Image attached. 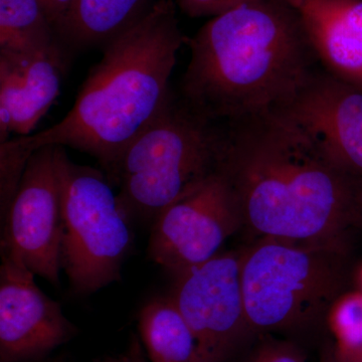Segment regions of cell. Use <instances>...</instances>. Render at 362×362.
Here are the masks:
<instances>
[{"instance_id": "obj_17", "label": "cell", "mask_w": 362, "mask_h": 362, "mask_svg": "<svg viewBox=\"0 0 362 362\" xmlns=\"http://www.w3.org/2000/svg\"><path fill=\"white\" fill-rule=\"evenodd\" d=\"M325 320L335 340L334 361L362 350V291L342 292L331 304Z\"/></svg>"}, {"instance_id": "obj_2", "label": "cell", "mask_w": 362, "mask_h": 362, "mask_svg": "<svg viewBox=\"0 0 362 362\" xmlns=\"http://www.w3.org/2000/svg\"><path fill=\"white\" fill-rule=\"evenodd\" d=\"M187 42L178 94L220 123L280 109L321 68L289 0L243 4L211 18Z\"/></svg>"}, {"instance_id": "obj_9", "label": "cell", "mask_w": 362, "mask_h": 362, "mask_svg": "<svg viewBox=\"0 0 362 362\" xmlns=\"http://www.w3.org/2000/svg\"><path fill=\"white\" fill-rule=\"evenodd\" d=\"M240 264L242 251L221 252L175 277L170 297L197 338L202 362H225L254 333Z\"/></svg>"}, {"instance_id": "obj_10", "label": "cell", "mask_w": 362, "mask_h": 362, "mask_svg": "<svg viewBox=\"0 0 362 362\" xmlns=\"http://www.w3.org/2000/svg\"><path fill=\"white\" fill-rule=\"evenodd\" d=\"M1 261L0 362L37 361L69 341L77 328L35 284V274L11 259Z\"/></svg>"}, {"instance_id": "obj_11", "label": "cell", "mask_w": 362, "mask_h": 362, "mask_svg": "<svg viewBox=\"0 0 362 362\" xmlns=\"http://www.w3.org/2000/svg\"><path fill=\"white\" fill-rule=\"evenodd\" d=\"M277 110L311 133L347 175L362 180V90L320 68Z\"/></svg>"}, {"instance_id": "obj_21", "label": "cell", "mask_w": 362, "mask_h": 362, "mask_svg": "<svg viewBox=\"0 0 362 362\" xmlns=\"http://www.w3.org/2000/svg\"><path fill=\"white\" fill-rule=\"evenodd\" d=\"M356 204L359 216V214H362V180L358 181V185H357Z\"/></svg>"}, {"instance_id": "obj_3", "label": "cell", "mask_w": 362, "mask_h": 362, "mask_svg": "<svg viewBox=\"0 0 362 362\" xmlns=\"http://www.w3.org/2000/svg\"><path fill=\"white\" fill-rule=\"evenodd\" d=\"M173 0H158L144 18L102 47L70 112L56 125L11 141L30 157L47 145L69 146L99 162L110 181L128 147L168 102L181 45L187 42Z\"/></svg>"}, {"instance_id": "obj_18", "label": "cell", "mask_w": 362, "mask_h": 362, "mask_svg": "<svg viewBox=\"0 0 362 362\" xmlns=\"http://www.w3.org/2000/svg\"><path fill=\"white\" fill-rule=\"evenodd\" d=\"M181 11L190 18H206L220 16L254 0H176ZM300 7L299 0H289Z\"/></svg>"}, {"instance_id": "obj_25", "label": "cell", "mask_w": 362, "mask_h": 362, "mask_svg": "<svg viewBox=\"0 0 362 362\" xmlns=\"http://www.w3.org/2000/svg\"><path fill=\"white\" fill-rule=\"evenodd\" d=\"M359 281H361V288H362V268L361 270V274H359ZM361 291H362V290H361Z\"/></svg>"}, {"instance_id": "obj_22", "label": "cell", "mask_w": 362, "mask_h": 362, "mask_svg": "<svg viewBox=\"0 0 362 362\" xmlns=\"http://www.w3.org/2000/svg\"><path fill=\"white\" fill-rule=\"evenodd\" d=\"M333 362H362V350L354 354V356L347 357V358L340 359V361H334Z\"/></svg>"}, {"instance_id": "obj_14", "label": "cell", "mask_w": 362, "mask_h": 362, "mask_svg": "<svg viewBox=\"0 0 362 362\" xmlns=\"http://www.w3.org/2000/svg\"><path fill=\"white\" fill-rule=\"evenodd\" d=\"M154 0H74L58 37L68 52L103 47L146 16Z\"/></svg>"}, {"instance_id": "obj_16", "label": "cell", "mask_w": 362, "mask_h": 362, "mask_svg": "<svg viewBox=\"0 0 362 362\" xmlns=\"http://www.w3.org/2000/svg\"><path fill=\"white\" fill-rule=\"evenodd\" d=\"M64 47L37 0H0V52L35 54Z\"/></svg>"}, {"instance_id": "obj_20", "label": "cell", "mask_w": 362, "mask_h": 362, "mask_svg": "<svg viewBox=\"0 0 362 362\" xmlns=\"http://www.w3.org/2000/svg\"><path fill=\"white\" fill-rule=\"evenodd\" d=\"M47 20L56 30H58L70 13L74 0H37Z\"/></svg>"}, {"instance_id": "obj_7", "label": "cell", "mask_w": 362, "mask_h": 362, "mask_svg": "<svg viewBox=\"0 0 362 362\" xmlns=\"http://www.w3.org/2000/svg\"><path fill=\"white\" fill-rule=\"evenodd\" d=\"M63 207L54 145L40 147L26 162L6 216L1 218V257L59 286Z\"/></svg>"}, {"instance_id": "obj_8", "label": "cell", "mask_w": 362, "mask_h": 362, "mask_svg": "<svg viewBox=\"0 0 362 362\" xmlns=\"http://www.w3.org/2000/svg\"><path fill=\"white\" fill-rule=\"evenodd\" d=\"M151 226L149 258L175 277L213 259L244 223L233 187L218 170Z\"/></svg>"}, {"instance_id": "obj_1", "label": "cell", "mask_w": 362, "mask_h": 362, "mask_svg": "<svg viewBox=\"0 0 362 362\" xmlns=\"http://www.w3.org/2000/svg\"><path fill=\"white\" fill-rule=\"evenodd\" d=\"M223 124L220 170L237 197L243 228L257 240L343 249L345 230L358 216V181L283 112Z\"/></svg>"}, {"instance_id": "obj_12", "label": "cell", "mask_w": 362, "mask_h": 362, "mask_svg": "<svg viewBox=\"0 0 362 362\" xmlns=\"http://www.w3.org/2000/svg\"><path fill=\"white\" fill-rule=\"evenodd\" d=\"M71 54L65 47L35 54L0 52V143L28 136L59 97Z\"/></svg>"}, {"instance_id": "obj_6", "label": "cell", "mask_w": 362, "mask_h": 362, "mask_svg": "<svg viewBox=\"0 0 362 362\" xmlns=\"http://www.w3.org/2000/svg\"><path fill=\"white\" fill-rule=\"evenodd\" d=\"M63 207L62 269L71 290L90 295L121 280L134 244L132 221L102 170L71 161L54 145Z\"/></svg>"}, {"instance_id": "obj_4", "label": "cell", "mask_w": 362, "mask_h": 362, "mask_svg": "<svg viewBox=\"0 0 362 362\" xmlns=\"http://www.w3.org/2000/svg\"><path fill=\"white\" fill-rule=\"evenodd\" d=\"M225 124L173 90L160 113L128 147L109 182L132 221L151 223L220 170Z\"/></svg>"}, {"instance_id": "obj_13", "label": "cell", "mask_w": 362, "mask_h": 362, "mask_svg": "<svg viewBox=\"0 0 362 362\" xmlns=\"http://www.w3.org/2000/svg\"><path fill=\"white\" fill-rule=\"evenodd\" d=\"M299 11L321 68L362 90V0H304Z\"/></svg>"}, {"instance_id": "obj_15", "label": "cell", "mask_w": 362, "mask_h": 362, "mask_svg": "<svg viewBox=\"0 0 362 362\" xmlns=\"http://www.w3.org/2000/svg\"><path fill=\"white\" fill-rule=\"evenodd\" d=\"M138 326L150 361L202 362L197 338L173 298L145 305Z\"/></svg>"}, {"instance_id": "obj_5", "label": "cell", "mask_w": 362, "mask_h": 362, "mask_svg": "<svg viewBox=\"0 0 362 362\" xmlns=\"http://www.w3.org/2000/svg\"><path fill=\"white\" fill-rule=\"evenodd\" d=\"M343 249L255 240L242 251L240 277L254 333L310 327L342 293Z\"/></svg>"}, {"instance_id": "obj_24", "label": "cell", "mask_w": 362, "mask_h": 362, "mask_svg": "<svg viewBox=\"0 0 362 362\" xmlns=\"http://www.w3.org/2000/svg\"><path fill=\"white\" fill-rule=\"evenodd\" d=\"M101 362H128L127 357H122V358H109L106 359V361H101Z\"/></svg>"}, {"instance_id": "obj_26", "label": "cell", "mask_w": 362, "mask_h": 362, "mask_svg": "<svg viewBox=\"0 0 362 362\" xmlns=\"http://www.w3.org/2000/svg\"><path fill=\"white\" fill-rule=\"evenodd\" d=\"M303 1H304V0H299V2H300V6H301V4H302V2H303Z\"/></svg>"}, {"instance_id": "obj_23", "label": "cell", "mask_w": 362, "mask_h": 362, "mask_svg": "<svg viewBox=\"0 0 362 362\" xmlns=\"http://www.w3.org/2000/svg\"><path fill=\"white\" fill-rule=\"evenodd\" d=\"M126 357H127L128 362H145L144 361H143L141 357H140L139 356H135L134 354Z\"/></svg>"}, {"instance_id": "obj_19", "label": "cell", "mask_w": 362, "mask_h": 362, "mask_svg": "<svg viewBox=\"0 0 362 362\" xmlns=\"http://www.w3.org/2000/svg\"><path fill=\"white\" fill-rule=\"evenodd\" d=\"M249 362H305V354L291 342L269 339L255 350Z\"/></svg>"}]
</instances>
